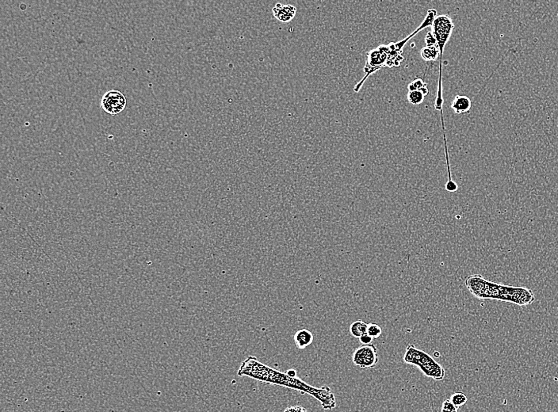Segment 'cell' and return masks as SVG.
Here are the masks:
<instances>
[{"instance_id": "obj_8", "label": "cell", "mask_w": 558, "mask_h": 412, "mask_svg": "<svg viewBox=\"0 0 558 412\" xmlns=\"http://www.w3.org/2000/svg\"><path fill=\"white\" fill-rule=\"evenodd\" d=\"M486 279L481 274H472L465 279V286L475 298L481 299Z\"/></svg>"}, {"instance_id": "obj_10", "label": "cell", "mask_w": 558, "mask_h": 412, "mask_svg": "<svg viewBox=\"0 0 558 412\" xmlns=\"http://www.w3.org/2000/svg\"><path fill=\"white\" fill-rule=\"evenodd\" d=\"M503 284L496 283L492 281H485V288L481 294V299L496 300L500 301L503 291Z\"/></svg>"}, {"instance_id": "obj_15", "label": "cell", "mask_w": 558, "mask_h": 412, "mask_svg": "<svg viewBox=\"0 0 558 412\" xmlns=\"http://www.w3.org/2000/svg\"><path fill=\"white\" fill-rule=\"evenodd\" d=\"M424 94L421 92V91H413V92H408V102L413 106H420L422 104L424 100Z\"/></svg>"}, {"instance_id": "obj_2", "label": "cell", "mask_w": 558, "mask_h": 412, "mask_svg": "<svg viewBox=\"0 0 558 412\" xmlns=\"http://www.w3.org/2000/svg\"><path fill=\"white\" fill-rule=\"evenodd\" d=\"M455 29V25L453 23L452 19L448 15H440L436 17L432 25V33L435 35L439 50V75H438V93H437L436 99H435V107L437 110L440 111L441 117H443V98H442V56H443L444 48L449 41L452 34L453 30Z\"/></svg>"}, {"instance_id": "obj_5", "label": "cell", "mask_w": 558, "mask_h": 412, "mask_svg": "<svg viewBox=\"0 0 558 412\" xmlns=\"http://www.w3.org/2000/svg\"><path fill=\"white\" fill-rule=\"evenodd\" d=\"M535 297L533 291L526 287L509 286L504 285L501 301L508 303L525 306L532 305L535 301Z\"/></svg>"}, {"instance_id": "obj_3", "label": "cell", "mask_w": 558, "mask_h": 412, "mask_svg": "<svg viewBox=\"0 0 558 412\" xmlns=\"http://www.w3.org/2000/svg\"><path fill=\"white\" fill-rule=\"evenodd\" d=\"M403 361L404 363L415 366L421 369L425 376L435 380H442L445 378V371L443 366L422 349L410 344L407 346Z\"/></svg>"}, {"instance_id": "obj_20", "label": "cell", "mask_w": 558, "mask_h": 412, "mask_svg": "<svg viewBox=\"0 0 558 412\" xmlns=\"http://www.w3.org/2000/svg\"><path fill=\"white\" fill-rule=\"evenodd\" d=\"M425 43H426L427 46L428 47H431V48H438L436 39H435V35H434L432 31H431V32H428V34H427L426 37H425Z\"/></svg>"}, {"instance_id": "obj_9", "label": "cell", "mask_w": 558, "mask_h": 412, "mask_svg": "<svg viewBox=\"0 0 558 412\" xmlns=\"http://www.w3.org/2000/svg\"><path fill=\"white\" fill-rule=\"evenodd\" d=\"M273 15L282 22H289L295 17L297 8L290 4H277L273 9Z\"/></svg>"}, {"instance_id": "obj_13", "label": "cell", "mask_w": 558, "mask_h": 412, "mask_svg": "<svg viewBox=\"0 0 558 412\" xmlns=\"http://www.w3.org/2000/svg\"><path fill=\"white\" fill-rule=\"evenodd\" d=\"M367 328H368V325L367 322L358 319L351 323L350 326V333L354 337L359 339L361 336L367 333Z\"/></svg>"}, {"instance_id": "obj_12", "label": "cell", "mask_w": 558, "mask_h": 412, "mask_svg": "<svg viewBox=\"0 0 558 412\" xmlns=\"http://www.w3.org/2000/svg\"><path fill=\"white\" fill-rule=\"evenodd\" d=\"M294 342L298 349H304L312 344L313 341V335L308 329L298 330L294 336Z\"/></svg>"}, {"instance_id": "obj_21", "label": "cell", "mask_w": 558, "mask_h": 412, "mask_svg": "<svg viewBox=\"0 0 558 412\" xmlns=\"http://www.w3.org/2000/svg\"><path fill=\"white\" fill-rule=\"evenodd\" d=\"M373 338L371 337L368 334H365L359 338L360 342L362 345H371L372 344Z\"/></svg>"}, {"instance_id": "obj_16", "label": "cell", "mask_w": 558, "mask_h": 412, "mask_svg": "<svg viewBox=\"0 0 558 412\" xmlns=\"http://www.w3.org/2000/svg\"><path fill=\"white\" fill-rule=\"evenodd\" d=\"M450 400L455 404V407L459 408V407H462L463 405H465V403H466L468 399H467V396H465L463 393L458 392V393H454V394L451 395Z\"/></svg>"}, {"instance_id": "obj_6", "label": "cell", "mask_w": 558, "mask_h": 412, "mask_svg": "<svg viewBox=\"0 0 558 412\" xmlns=\"http://www.w3.org/2000/svg\"><path fill=\"white\" fill-rule=\"evenodd\" d=\"M378 355L377 346L374 344L362 345L354 350L352 362L354 366L361 369H371L378 364Z\"/></svg>"}, {"instance_id": "obj_18", "label": "cell", "mask_w": 558, "mask_h": 412, "mask_svg": "<svg viewBox=\"0 0 558 412\" xmlns=\"http://www.w3.org/2000/svg\"><path fill=\"white\" fill-rule=\"evenodd\" d=\"M425 85V82H424L422 79L421 78H417L415 80L410 82L408 85V91L409 92H413V91H420L421 88Z\"/></svg>"}, {"instance_id": "obj_1", "label": "cell", "mask_w": 558, "mask_h": 412, "mask_svg": "<svg viewBox=\"0 0 558 412\" xmlns=\"http://www.w3.org/2000/svg\"><path fill=\"white\" fill-rule=\"evenodd\" d=\"M239 376H249L259 381L275 384L290 389L301 391L303 394H309L316 398L321 403L324 410H331L337 407V400L332 391L327 386L317 389L297 377H291L287 373H280L275 369L260 363L255 357H249L242 363L238 371Z\"/></svg>"}, {"instance_id": "obj_4", "label": "cell", "mask_w": 558, "mask_h": 412, "mask_svg": "<svg viewBox=\"0 0 558 412\" xmlns=\"http://www.w3.org/2000/svg\"><path fill=\"white\" fill-rule=\"evenodd\" d=\"M387 60H388L387 45H381L377 49L370 51L367 53V64L364 68V72H365L364 77L359 82H358L356 86H354V92H359L361 86L370 75L381 68L386 67Z\"/></svg>"}, {"instance_id": "obj_14", "label": "cell", "mask_w": 558, "mask_h": 412, "mask_svg": "<svg viewBox=\"0 0 558 412\" xmlns=\"http://www.w3.org/2000/svg\"><path fill=\"white\" fill-rule=\"evenodd\" d=\"M421 57L425 61H433L439 57V50L438 48L424 47L421 49Z\"/></svg>"}, {"instance_id": "obj_11", "label": "cell", "mask_w": 558, "mask_h": 412, "mask_svg": "<svg viewBox=\"0 0 558 412\" xmlns=\"http://www.w3.org/2000/svg\"><path fill=\"white\" fill-rule=\"evenodd\" d=\"M451 108L456 114L469 113L472 108V101L465 95H457L452 102Z\"/></svg>"}, {"instance_id": "obj_7", "label": "cell", "mask_w": 558, "mask_h": 412, "mask_svg": "<svg viewBox=\"0 0 558 412\" xmlns=\"http://www.w3.org/2000/svg\"><path fill=\"white\" fill-rule=\"evenodd\" d=\"M127 101L125 95L119 91L111 90L104 94L101 99V108L109 115L122 113L126 106Z\"/></svg>"}, {"instance_id": "obj_19", "label": "cell", "mask_w": 558, "mask_h": 412, "mask_svg": "<svg viewBox=\"0 0 558 412\" xmlns=\"http://www.w3.org/2000/svg\"><path fill=\"white\" fill-rule=\"evenodd\" d=\"M458 408L450 400H445L442 403L441 412H458Z\"/></svg>"}, {"instance_id": "obj_22", "label": "cell", "mask_w": 558, "mask_h": 412, "mask_svg": "<svg viewBox=\"0 0 558 412\" xmlns=\"http://www.w3.org/2000/svg\"><path fill=\"white\" fill-rule=\"evenodd\" d=\"M284 412H307V410L301 406H293L286 409Z\"/></svg>"}, {"instance_id": "obj_24", "label": "cell", "mask_w": 558, "mask_h": 412, "mask_svg": "<svg viewBox=\"0 0 558 412\" xmlns=\"http://www.w3.org/2000/svg\"><path fill=\"white\" fill-rule=\"evenodd\" d=\"M287 373V375L291 376V377H296V371L294 370V369H290V370H289Z\"/></svg>"}, {"instance_id": "obj_17", "label": "cell", "mask_w": 558, "mask_h": 412, "mask_svg": "<svg viewBox=\"0 0 558 412\" xmlns=\"http://www.w3.org/2000/svg\"><path fill=\"white\" fill-rule=\"evenodd\" d=\"M367 334L373 339H378L382 334V329L379 325L376 323H370L367 328Z\"/></svg>"}, {"instance_id": "obj_23", "label": "cell", "mask_w": 558, "mask_h": 412, "mask_svg": "<svg viewBox=\"0 0 558 412\" xmlns=\"http://www.w3.org/2000/svg\"><path fill=\"white\" fill-rule=\"evenodd\" d=\"M420 91H421V92H422L423 94H424V96H426V95H428V92H428V85L425 83V85H424V86H423V87L421 88V90Z\"/></svg>"}, {"instance_id": "obj_25", "label": "cell", "mask_w": 558, "mask_h": 412, "mask_svg": "<svg viewBox=\"0 0 558 412\" xmlns=\"http://www.w3.org/2000/svg\"><path fill=\"white\" fill-rule=\"evenodd\" d=\"M434 355H435L436 358H439V355H439V353H438V352H434Z\"/></svg>"}]
</instances>
